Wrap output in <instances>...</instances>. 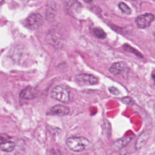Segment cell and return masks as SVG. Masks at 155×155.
Here are the masks:
<instances>
[{"instance_id":"cell-16","label":"cell","mask_w":155,"mask_h":155,"mask_svg":"<svg viewBox=\"0 0 155 155\" xmlns=\"http://www.w3.org/2000/svg\"><path fill=\"white\" fill-rule=\"evenodd\" d=\"M9 139L10 137L7 134L4 133L1 134V143H2L7 140H9Z\"/></svg>"},{"instance_id":"cell-8","label":"cell","mask_w":155,"mask_h":155,"mask_svg":"<svg viewBox=\"0 0 155 155\" xmlns=\"http://www.w3.org/2000/svg\"><path fill=\"white\" fill-rule=\"evenodd\" d=\"M35 90L31 87H27L22 90L20 94L19 97L22 99H32L35 97Z\"/></svg>"},{"instance_id":"cell-19","label":"cell","mask_w":155,"mask_h":155,"mask_svg":"<svg viewBox=\"0 0 155 155\" xmlns=\"http://www.w3.org/2000/svg\"><path fill=\"white\" fill-rule=\"evenodd\" d=\"M154 38H155V33H154Z\"/></svg>"},{"instance_id":"cell-2","label":"cell","mask_w":155,"mask_h":155,"mask_svg":"<svg viewBox=\"0 0 155 155\" xmlns=\"http://www.w3.org/2000/svg\"><path fill=\"white\" fill-rule=\"evenodd\" d=\"M70 94L68 88L62 85L53 87L50 93V96L53 99L64 103H66L70 100Z\"/></svg>"},{"instance_id":"cell-14","label":"cell","mask_w":155,"mask_h":155,"mask_svg":"<svg viewBox=\"0 0 155 155\" xmlns=\"http://www.w3.org/2000/svg\"><path fill=\"white\" fill-rule=\"evenodd\" d=\"M93 34L99 39H105L107 37V35L105 31L101 28H94L92 30Z\"/></svg>"},{"instance_id":"cell-12","label":"cell","mask_w":155,"mask_h":155,"mask_svg":"<svg viewBox=\"0 0 155 155\" xmlns=\"http://www.w3.org/2000/svg\"><path fill=\"white\" fill-rule=\"evenodd\" d=\"M123 48L125 51H126L127 52H130V53L134 54V55H136L137 57H139V58H143V57L142 56V54L139 51H138L137 50H136L135 48H133L132 47H131L130 45H129L128 44L124 45Z\"/></svg>"},{"instance_id":"cell-3","label":"cell","mask_w":155,"mask_h":155,"mask_svg":"<svg viewBox=\"0 0 155 155\" xmlns=\"http://www.w3.org/2000/svg\"><path fill=\"white\" fill-rule=\"evenodd\" d=\"M44 22L42 15L39 13H33L28 16L24 21V25L30 30H36Z\"/></svg>"},{"instance_id":"cell-5","label":"cell","mask_w":155,"mask_h":155,"mask_svg":"<svg viewBox=\"0 0 155 155\" xmlns=\"http://www.w3.org/2000/svg\"><path fill=\"white\" fill-rule=\"evenodd\" d=\"M75 79L79 83L85 85H95L98 83L96 77L90 74H79L75 76Z\"/></svg>"},{"instance_id":"cell-9","label":"cell","mask_w":155,"mask_h":155,"mask_svg":"<svg viewBox=\"0 0 155 155\" xmlns=\"http://www.w3.org/2000/svg\"><path fill=\"white\" fill-rule=\"evenodd\" d=\"M149 137V133L147 131H144L138 137L136 143H135V147L137 150L140 149L142 147H143L147 143L148 139Z\"/></svg>"},{"instance_id":"cell-4","label":"cell","mask_w":155,"mask_h":155,"mask_svg":"<svg viewBox=\"0 0 155 155\" xmlns=\"http://www.w3.org/2000/svg\"><path fill=\"white\" fill-rule=\"evenodd\" d=\"M155 19L154 15L151 13H145L137 16L135 19L137 26L142 29L148 28Z\"/></svg>"},{"instance_id":"cell-15","label":"cell","mask_w":155,"mask_h":155,"mask_svg":"<svg viewBox=\"0 0 155 155\" xmlns=\"http://www.w3.org/2000/svg\"><path fill=\"white\" fill-rule=\"evenodd\" d=\"M122 101L124 103L127 104V105H132L133 104V101L131 99V98L129 97H125L122 99Z\"/></svg>"},{"instance_id":"cell-17","label":"cell","mask_w":155,"mask_h":155,"mask_svg":"<svg viewBox=\"0 0 155 155\" xmlns=\"http://www.w3.org/2000/svg\"><path fill=\"white\" fill-rule=\"evenodd\" d=\"M109 90L110 91V93L114 94H119V91L118 90L117 88L114 87H110L109 88Z\"/></svg>"},{"instance_id":"cell-13","label":"cell","mask_w":155,"mask_h":155,"mask_svg":"<svg viewBox=\"0 0 155 155\" xmlns=\"http://www.w3.org/2000/svg\"><path fill=\"white\" fill-rule=\"evenodd\" d=\"M118 7L120 8V10L125 14L126 15H130L131 13V10L129 7V6L123 2H120L118 4Z\"/></svg>"},{"instance_id":"cell-11","label":"cell","mask_w":155,"mask_h":155,"mask_svg":"<svg viewBox=\"0 0 155 155\" xmlns=\"http://www.w3.org/2000/svg\"><path fill=\"white\" fill-rule=\"evenodd\" d=\"M15 148V143L11 140H7L2 143H1L0 148L2 151L11 152L14 150Z\"/></svg>"},{"instance_id":"cell-7","label":"cell","mask_w":155,"mask_h":155,"mask_svg":"<svg viewBox=\"0 0 155 155\" xmlns=\"http://www.w3.org/2000/svg\"><path fill=\"white\" fill-rule=\"evenodd\" d=\"M127 68V66L124 62H116L111 65L109 70L112 74L118 75L122 73Z\"/></svg>"},{"instance_id":"cell-1","label":"cell","mask_w":155,"mask_h":155,"mask_svg":"<svg viewBox=\"0 0 155 155\" xmlns=\"http://www.w3.org/2000/svg\"><path fill=\"white\" fill-rule=\"evenodd\" d=\"M68 148L74 152H81L90 150L92 147L91 142L82 136H71L65 142Z\"/></svg>"},{"instance_id":"cell-6","label":"cell","mask_w":155,"mask_h":155,"mask_svg":"<svg viewBox=\"0 0 155 155\" xmlns=\"http://www.w3.org/2000/svg\"><path fill=\"white\" fill-rule=\"evenodd\" d=\"M70 113V108L64 105H56L52 107L48 114L50 115H56L59 116H64Z\"/></svg>"},{"instance_id":"cell-10","label":"cell","mask_w":155,"mask_h":155,"mask_svg":"<svg viewBox=\"0 0 155 155\" xmlns=\"http://www.w3.org/2000/svg\"><path fill=\"white\" fill-rule=\"evenodd\" d=\"M133 139V136H127L116 140L114 143V148L120 150L122 147L127 145Z\"/></svg>"},{"instance_id":"cell-18","label":"cell","mask_w":155,"mask_h":155,"mask_svg":"<svg viewBox=\"0 0 155 155\" xmlns=\"http://www.w3.org/2000/svg\"><path fill=\"white\" fill-rule=\"evenodd\" d=\"M151 77H152V79H153V82H154V84H155V73H152Z\"/></svg>"}]
</instances>
